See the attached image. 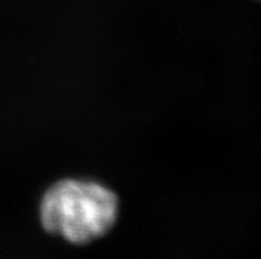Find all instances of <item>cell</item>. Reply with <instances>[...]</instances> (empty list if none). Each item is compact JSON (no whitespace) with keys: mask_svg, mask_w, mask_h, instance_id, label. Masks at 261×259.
Masks as SVG:
<instances>
[{"mask_svg":"<svg viewBox=\"0 0 261 259\" xmlns=\"http://www.w3.org/2000/svg\"><path fill=\"white\" fill-rule=\"evenodd\" d=\"M118 200L97 183L63 180L46 190L40 204L44 229L76 245L105 236L116 223Z\"/></svg>","mask_w":261,"mask_h":259,"instance_id":"obj_1","label":"cell"}]
</instances>
